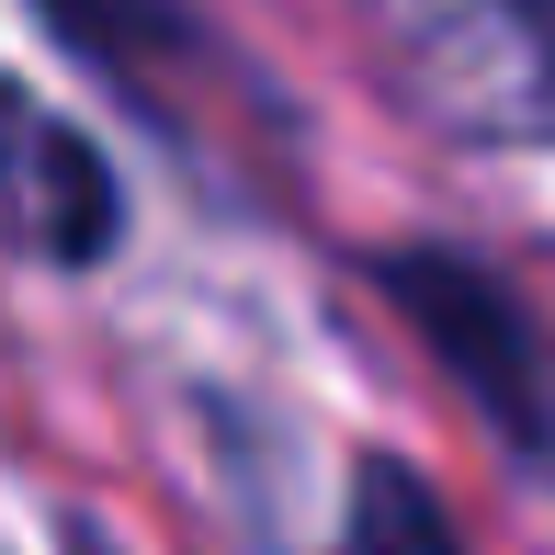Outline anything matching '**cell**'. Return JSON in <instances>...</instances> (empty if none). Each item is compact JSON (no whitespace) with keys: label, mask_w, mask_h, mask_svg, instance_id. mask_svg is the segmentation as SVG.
Returning a JSON list of instances; mask_svg holds the SVG:
<instances>
[{"label":"cell","mask_w":555,"mask_h":555,"mask_svg":"<svg viewBox=\"0 0 555 555\" xmlns=\"http://www.w3.org/2000/svg\"><path fill=\"white\" fill-rule=\"evenodd\" d=\"M374 284H386V307L409 318V340L442 363V386L488 420V442L511 453L521 476H555V363H544L533 307H521L488 261L431 249V238L386 249V261H374Z\"/></svg>","instance_id":"obj_1"},{"label":"cell","mask_w":555,"mask_h":555,"mask_svg":"<svg viewBox=\"0 0 555 555\" xmlns=\"http://www.w3.org/2000/svg\"><path fill=\"white\" fill-rule=\"evenodd\" d=\"M409 91L465 137H555V0H420Z\"/></svg>","instance_id":"obj_2"},{"label":"cell","mask_w":555,"mask_h":555,"mask_svg":"<svg viewBox=\"0 0 555 555\" xmlns=\"http://www.w3.org/2000/svg\"><path fill=\"white\" fill-rule=\"evenodd\" d=\"M114 238H125V182L103 137L0 68V249H23L46 272H91L114 261Z\"/></svg>","instance_id":"obj_3"},{"label":"cell","mask_w":555,"mask_h":555,"mask_svg":"<svg viewBox=\"0 0 555 555\" xmlns=\"http://www.w3.org/2000/svg\"><path fill=\"white\" fill-rule=\"evenodd\" d=\"M35 12H46V35H57L80 68H103L137 114H159V125L182 114L170 91H182V68L205 57V35H193L182 0H35Z\"/></svg>","instance_id":"obj_4"},{"label":"cell","mask_w":555,"mask_h":555,"mask_svg":"<svg viewBox=\"0 0 555 555\" xmlns=\"http://www.w3.org/2000/svg\"><path fill=\"white\" fill-rule=\"evenodd\" d=\"M340 555H476V544L453 533L442 488H431L420 465L374 453V465L351 476V499H340Z\"/></svg>","instance_id":"obj_5"}]
</instances>
